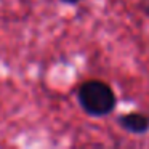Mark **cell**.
<instances>
[{
	"label": "cell",
	"mask_w": 149,
	"mask_h": 149,
	"mask_svg": "<svg viewBox=\"0 0 149 149\" xmlns=\"http://www.w3.org/2000/svg\"><path fill=\"white\" fill-rule=\"evenodd\" d=\"M77 101L85 114L104 117L116 109L117 98L111 85L101 80H87L79 87Z\"/></svg>",
	"instance_id": "6da1fadb"
},
{
	"label": "cell",
	"mask_w": 149,
	"mask_h": 149,
	"mask_svg": "<svg viewBox=\"0 0 149 149\" xmlns=\"http://www.w3.org/2000/svg\"><path fill=\"white\" fill-rule=\"evenodd\" d=\"M120 128L132 135H144L149 132V116L141 112H128L117 117Z\"/></svg>",
	"instance_id": "7a4b0ae2"
},
{
	"label": "cell",
	"mask_w": 149,
	"mask_h": 149,
	"mask_svg": "<svg viewBox=\"0 0 149 149\" xmlns=\"http://www.w3.org/2000/svg\"><path fill=\"white\" fill-rule=\"evenodd\" d=\"M138 7H139V10H141L143 13L149 18V0H139Z\"/></svg>",
	"instance_id": "3957f363"
},
{
	"label": "cell",
	"mask_w": 149,
	"mask_h": 149,
	"mask_svg": "<svg viewBox=\"0 0 149 149\" xmlns=\"http://www.w3.org/2000/svg\"><path fill=\"white\" fill-rule=\"evenodd\" d=\"M63 3H69V5H75L79 3V2H82V0H61Z\"/></svg>",
	"instance_id": "277c9868"
}]
</instances>
